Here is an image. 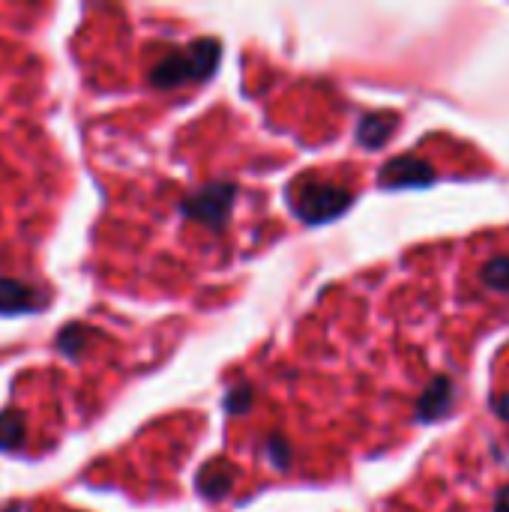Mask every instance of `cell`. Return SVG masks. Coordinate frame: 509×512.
Returning a JSON list of instances; mask_svg holds the SVG:
<instances>
[{
  "instance_id": "7a4b0ae2",
  "label": "cell",
  "mask_w": 509,
  "mask_h": 512,
  "mask_svg": "<svg viewBox=\"0 0 509 512\" xmlns=\"http://www.w3.org/2000/svg\"><path fill=\"white\" fill-rule=\"evenodd\" d=\"M24 444V417L15 411L0 414V450H15Z\"/></svg>"
},
{
  "instance_id": "6da1fadb",
  "label": "cell",
  "mask_w": 509,
  "mask_h": 512,
  "mask_svg": "<svg viewBox=\"0 0 509 512\" xmlns=\"http://www.w3.org/2000/svg\"><path fill=\"white\" fill-rule=\"evenodd\" d=\"M39 306V297L36 291H30L27 285L21 282H12V279H0V312L3 315H12V312H30Z\"/></svg>"
}]
</instances>
